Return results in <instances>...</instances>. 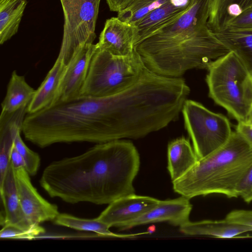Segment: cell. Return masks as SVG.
Segmentation results:
<instances>
[{
  "instance_id": "3",
  "label": "cell",
  "mask_w": 252,
  "mask_h": 252,
  "mask_svg": "<svg viewBox=\"0 0 252 252\" xmlns=\"http://www.w3.org/2000/svg\"><path fill=\"white\" fill-rule=\"evenodd\" d=\"M252 164V146L235 131L222 146L172 182L173 188L189 199L211 194L237 198V187Z\"/></svg>"
},
{
  "instance_id": "1",
  "label": "cell",
  "mask_w": 252,
  "mask_h": 252,
  "mask_svg": "<svg viewBox=\"0 0 252 252\" xmlns=\"http://www.w3.org/2000/svg\"><path fill=\"white\" fill-rule=\"evenodd\" d=\"M140 164L133 144L115 140L53 161L45 168L39 183L50 197L68 203L109 204L135 194L133 182Z\"/></svg>"
},
{
  "instance_id": "30",
  "label": "cell",
  "mask_w": 252,
  "mask_h": 252,
  "mask_svg": "<svg viewBox=\"0 0 252 252\" xmlns=\"http://www.w3.org/2000/svg\"><path fill=\"white\" fill-rule=\"evenodd\" d=\"M236 128V131L252 146V124L246 122H238Z\"/></svg>"
},
{
  "instance_id": "17",
  "label": "cell",
  "mask_w": 252,
  "mask_h": 252,
  "mask_svg": "<svg viewBox=\"0 0 252 252\" xmlns=\"http://www.w3.org/2000/svg\"><path fill=\"white\" fill-rule=\"evenodd\" d=\"M180 231L189 236L230 238L244 233L252 232V227L230 222L224 218L221 220L189 221L180 227Z\"/></svg>"
},
{
  "instance_id": "25",
  "label": "cell",
  "mask_w": 252,
  "mask_h": 252,
  "mask_svg": "<svg viewBox=\"0 0 252 252\" xmlns=\"http://www.w3.org/2000/svg\"><path fill=\"white\" fill-rule=\"evenodd\" d=\"M19 131L15 138L14 145L24 159L25 169L30 175H35L38 170L40 158L38 154L31 150L24 142Z\"/></svg>"
},
{
  "instance_id": "23",
  "label": "cell",
  "mask_w": 252,
  "mask_h": 252,
  "mask_svg": "<svg viewBox=\"0 0 252 252\" xmlns=\"http://www.w3.org/2000/svg\"><path fill=\"white\" fill-rule=\"evenodd\" d=\"M27 0H0V44L17 33Z\"/></svg>"
},
{
  "instance_id": "14",
  "label": "cell",
  "mask_w": 252,
  "mask_h": 252,
  "mask_svg": "<svg viewBox=\"0 0 252 252\" xmlns=\"http://www.w3.org/2000/svg\"><path fill=\"white\" fill-rule=\"evenodd\" d=\"M191 1L168 0L147 14L134 25L137 31L136 44L174 21L187 10Z\"/></svg>"
},
{
  "instance_id": "13",
  "label": "cell",
  "mask_w": 252,
  "mask_h": 252,
  "mask_svg": "<svg viewBox=\"0 0 252 252\" xmlns=\"http://www.w3.org/2000/svg\"><path fill=\"white\" fill-rule=\"evenodd\" d=\"M137 31L134 25L124 22L117 17L106 20L99 41L98 48L117 56L131 55L136 42Z\"/></svg>"
},
{
  "instance_id": "26",
  "label": "cell",
  "mask_w": 252,
  "mask_h": 252,
  "mask_svg": "<svg viewBox=\"0 0 252 252\" xmlns=\"http://www.w3.org/2000/svg\"><path fill=\"white\" fill-rule=\"evenodd\" d=\"M236 193L237 197H240L246 203L252 201V164L238 184Z\"/></svg>"
},
{
  "instance_id": "31",
  "label": "cell",
  "mask_w": 252,
  "mask_h": 252,
  "mask_svg": "<svg viewBox=\"0 0 252 252\" xmlns=\"http://www.w3.org/2000/svg\"><path fill=\"white\" fill-rule=\"evenodd\" d=\"M10 163L15 170L21 167H26L24 158L14 145L10 153Z\"/></svg>"
},
{
  "instance_id": "34",
  "label": "cell",
  "mask_w": 252,
  "mask_h": 252,
  "mask_svg": "<svg viewBox=\"0 0 252 252\" xmlns=\"http://www.w3.org/2000/svg\"></svg>"
},
{
  "instance_id": "6",
  "label": "cell",
  "mask_w": 252,
  "mask_h": 252,
  "mask_svg": "<svg viewBox=\"0 0 252 252\" xmlns=\"http://www.w3.org/2000/svg\"><path fill=\"white\" fill-rule=\"evenodd\" d=\"M182 112L198 160L222 146L233 132L225 116L209 110L198 102L187 99Z\"/></svg>"
},
{
  "instance_id": "21",
  "label": "cell",
  "mask_w": 252,
  "mask_h": 252,
  "mask_svg": "<svg viewBox=\"0 0 252 252\" xmlns=\"http://www.w3.org/2000/svg\"><path fill=\"white\" fill-rule=\"evenodd\" d=\"M251 7L252 0H212L208 26L213 32L223 29L233 19Z\"/></svg>"
},
{
  "instance_id": "16",
  "label": "cell",
  "mask_w": 252,
  "mask_h": 252,
  "mask_svg": "<svg viewBox=\"0 0 252 252\" xmlns=\"http://www.w3.org/2000/svg\"><path fill=\"white\" fill-rule=\"evenodd\" d=\"M66 67V63L58 56L27 108L28 114L42 110L53 103L57 98L60 85Z\"/></svg>"
},
{
  "instance_id": "28",
  "label": "cell",
  "mask_w": 252,
  "mask_h": 252,
  "mask_svg": "<svg viewBox=\"0 0 252 252\" xmlns=\"http://www.w3.org/2000/svg\"><path fill=\"white\" fill-rule=\"evenodd\" d=\"M227 27L234 29H252V7L246 9L233 19Z\"/></svg>"
},
{
  "instance_id": "27",
  "label": "cell",
  "mask_w": 252,
  "mask_h": 252,
  "mask_svg": "<svg viewBox=\"0 0 252 252\" xmlns=\"http://www.w3.org/2000/svg\"><path fill=\"white\" fill-rule=\"evenodd\" d=\"M36 237V235L30 232L10 225L3 226L0 231L1 239L32 240Z\"/></svg>"
},
{
  "instance_id": "18",
  "label": "cell",
  "mask_w": 252,
  "mask_h": 252,
  "mask_svg": "<svg viewBox=\"0 0 252 252\" xmlns=\"http://www.w3.org/2000/svg\"><path fill=\"white\" fill-rule=\"evenodd\" d=\"M167 158V168L172 182L185 175L198 160L189 140L185 137L169 143Z\"/></svg>"
},
{
  "instance_id": "2",
  "label": "cell",
  "mask_w": 252,
  "mask_h": 252,
  "mask_svg": "<svg viewBox=\"0 0 252 252\" xmlns=\"http://www.w3.org/2000/svg\"><path fill=\"white\" fill-rule=\"evenodd\" d=\"M212 0H191L179 17L134 46L145 66L166 77L207 69L230 51L208 27Z\"/></svg>"
},
{
  "instance_id": "7",
  "label": "cell",
  "mask_w": 252,
  "mask_h": 252,
  "mask_svg": "<svg viewBox=\"0 0 252 252\" xmlns=\"http://www.w3.org/2000/svg\"><path fill=\"white\" fill-rule=\"evenodd\" d=\"M64 17L58 57L67 64L81 45L93 43L101 0H60Z\"/></svg>"
},
{
  "instance_id": "9",
  "label": "cell",
  "mask_w": 252,
  "mask_h": 252,
  "mask_svg": "<svg viewBox=\"0 0 252 252\" xmlns=\"http://www.w3.org/2000/svg\"><path fill=\"white\" fill-rule=\"evenodd\" d=\"M97 48V44L86 43L75 51L66 64L55 102L67 101L80 96Z\"/></svg>"
},
{
  "instance_id": "24",
  "label": "cell",
  "mask_w": 252,
  "mask_h": 252,
  "mask_svg": "<svg viewBox=\"0 0 252 252\" xmlns=\"http://www.w3.org/2000/svg\"><path fill=\"white\" fill-rule=\"evenodd\" d=\"M168 0H134L129 6L118 13L120 20L135 25L147 14Z\"/></svg>"
},
{
  "instance_id": "29",
  "label": "cell",
  "mask_w": 252,
  "mask_h": 252,
  "mask_svg": "<svg viewBox=\"0 0 252 252\" xmlns=\"http://www.w3.org/2000/svg\"><path fill=\"white\" fill-rule=\"evenodd\" d=\"M227 220L252 227V210H235L227 214Z\"/></svg>"
},
{
  "instance_id": "11",
  "label": "cell",
  "mask_w": 252,
  "mask_h": 252,
  "mask_svg": "<svg viewBox=\"0 0 252 252\" xmlns=\"http://www.w3.org/2000/svg\"><path fill=\"white\" fill-rule=\"evenodd\" d=\"M160 200L148 196L131 194L111 202L96 219L110 228L137 219L156 206Z\"/></svg>"
},
{
  "instance_id": "8",
  "label": "cell",
  "mask_w": 252,
  "mask_h": 252,
  "mask_svg": "<svg viewBox=\"0 0 252 252\" xmlns=\"http://www.w3.org/2000/svg\"><path fill=\"white\" fill-rule=\"evenodd\" d=\"M15 177L20 204L28 220L34 225L54 221L60 214L58 206L40 195L26 169L21 167L15 170Z\"/></svg>"
},
{
  "instance_id": "32",
  "label": "cell",
  "mask_w": 252,
  "mask_h": 252,
  "mask_svg": "<svg viewBox=\"0 0 252 252\" xmlns=\"http://www.w3.org/2000/svg\"><path fill=\"white\" fill-rule=\"evenodd\" d=\"M109 10L117 13L129 6L134 0H105Z\"/></svg>"
},
{
  "instance_id": "22",
  "label": "cell",
  "mask_w": 252,
  "mask_h": 252,
  "mask_svg": "<svg viewBox=\"0 0 252 252\" xmlns=\"http://www.w3.org/2000/svg\"><path fill=\"white\" fill-rule=\"evenodd\" d=\"M54 222L58 225L78 230L92 231L99 236L106 237L133 238L140 235L149 233V231L135 234L115 233L109 230L110 227L107 225L98 220L96 218L93 219H82L65 213H60Z\"/></svg>"
},
{
  "instance_id": "19",
  "label": "cell",
  "mask_w": 252,
  "mask_h": 252,
  "mask_svg": "<svg viewBox=\"0 0 252 252\" xmlns=\"http://www.w3.org/2000/svg\"><path fill=\"white\" fill-rule=\"evenodd\" d=\"M218 39L235 53L252 73V29L226 28L214 32Z\"/></svg>"
},
{
  "instance_id": "5",
  "label": "cell",
  "mask_w": 252,
  "mask_h": 252,
  "mask_svg": "<svg viewBox=\"0 0 252 252\" xmlns=\"http://www.w3.org/2000/svg\"><path fill=\"white\" fill-rule=\"evenodd\" d=\"M146 69L135 49L130 55L117 56L97 47L80 96L106 97L119 94L136 83Z\"/></svg>"
},
{
  "instance_id": "33",
  "label": "cell",
  "mask_w": 252,
  "mask_h": 252,
  "mask_svg": "<svg viewBox=\"0 0 252 252\" xmlns=\"http://www.w3.org/2000/svg\"><path fill=\"white\" fill-rule=\"evenodd\" d=\"M246 122L250 124H252V113H251L248 119Z\"/></svg>"
},
{
  "instance_id": "4",
  "label": "cell",
  "mask_w": 252,
  "mask_h": 252,
  "mask_svg": "<svg viewBox=\"0 0 252 252\" xmlns=\"http://www.w3.org/2000/svg\"><path fill=\"white\" fill-rule=\"evenodd\" d=\"M209 95L238 122H246L252 113V75L232 51L208 68Z\"/></svg>"
},
{
  "instance_id": "10",
  "label": "cell",
  "mask_w": 252,
  "mask_h": 252,
  "mask_svg": "<svg viewBox=\"0 0 252 252\" xmlns=\"http://www.w3.org/2000/svg\"><path fill=\"white\" fill-rule=\"evenodd\" d=\"M0 193L1 204L3 208V213H0L1 226L13 225L36 236L45 232L40 225L32 224L25 215L18 197L15 170L10 163L2 181L0 183Z\"/></svg>"
},
{
  "instance_id": "15",
  "label": "cell",
  "mask_w": 252,
  "mask_h": 252,
  "mask_svg": "<svg viewBox=\"0 0 252 252\" xmlns=\"http://www.w3.org/2000/svg\"><path fill=\"white\" fill-rule=\"evenodd\" d=\"M27 107L12 113L1 112L0 116V183L10 165V155L15 138L22 131V125L27 114Z\"/></svg>"
},
{
  "instance_id": "12",
  "label": "cell",
  "mask_w": 252,
  "mask_h": 252,
  "mask_svg": "<svg viewBox=\"0 0 252 252\" xmlns=\"http://www.w3.org/2000/svg\"><path fill=\"white\" fill-rule=\"evenodd\" d=\"M189 200L183 196L172 199L160 200L154 208L118 228L121 231L140 225L160 222H167L180 227L189 221V215L192 208Z\"/></svg>"
},
{
  "instance_id": "20",
  "label": "cell",
  "mask_w": 252,
  "mask_h": 252,
  "mask_svg": "<svg viewBox=\"0 0 252 252\" xmlns=\"http://www.w3.org/2000/svg\"><path fill=\"white\" fill-rule=\"evenodd\" d=\"M24 76L14 70L8 82L5 96L1 102V112L12 113L27 107L35 93Z\"/></svg>"
}]
</instances>
